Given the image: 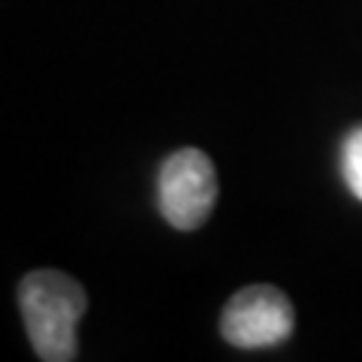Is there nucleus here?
Listing matches in <instances>:
<instances>
[{
	"mask_svg": "<svg viewBox=\"0 0 362 362\" xmlns=\"http://www.w3.org/2000/svg\"><path fill=\"white\" fill-rule=\"evenodd\" d=\"M30 347L42 362H70L78 354V320L88 311V296L76 278L54 269L25 275L18 287Z\"/></svg>",
	"mask_w": 362,
	"mask_h": 362,
	"instance_id": "obj_1",
	"label": "nucleus"
},
{
	"mask_svg": "<svg viewBox=\"0 0 362 362\" xmlns=\"http://www.w3.org/2000/svg\"><path fill=\"white\" fill-rule=\"evenodd\" d=\"M218 199V175L209 154L181 148L166 157L157 175V206L169 226L190 233L209 221Z\"/></svg>",
	"mask_w": 362,
	"mask_h": 362,
	"instance_id": "obj_2",
	"label": "nucleus"
},
{
	"mask_svg": "<svg viewBox=\"0 0 362 362\" xmlns=\"http://www.w3.org/2000/svg\"><path fill=\"white\" fill-rule=\"evenodd\" d=\"M293 305L281 290L269 284L245 287L226 302L221 314V335L233 347L259 350L287 341L293 332Z\"/></svg>",
	"mask_w": 362,
	"mask_h": 362,
	"instance_id": "obj_3",
	"label": "nucleus"
},
{
	"mask_svg": "<svg viewBox=\"0 0 362 362\" xmlns=\"http://www.w3.org/2000/svg\"><path fill=\"white\" fill-rule=\"evenodd\" d=\"M341 175L347 190L362 202V127H356L341 145Z\"/></svg>",
	"mask_w": 362,
	"mask_h": 362,
	"instance_id": "obj_4",
	"label": "nucleus"
}]
</instances>
